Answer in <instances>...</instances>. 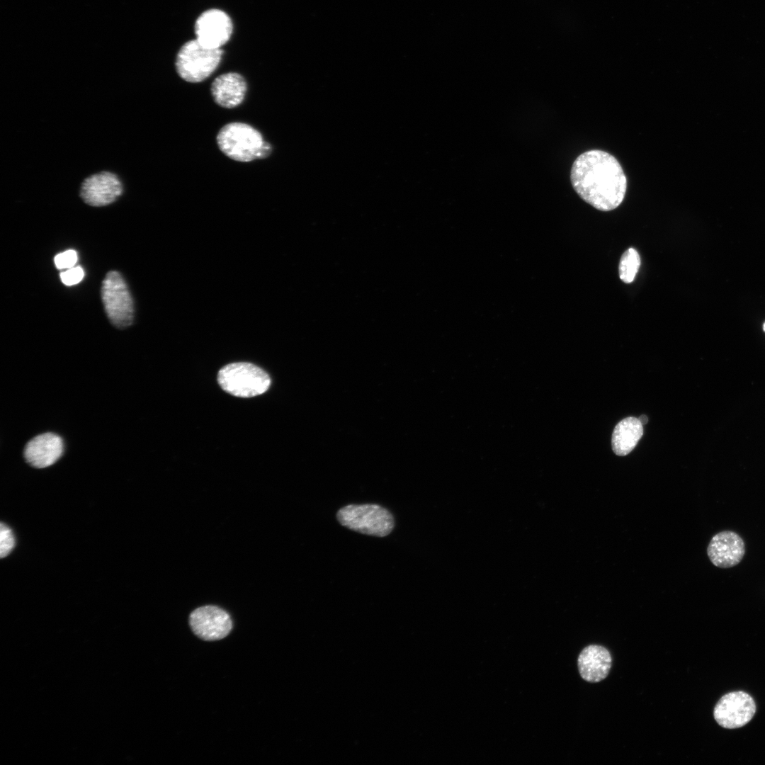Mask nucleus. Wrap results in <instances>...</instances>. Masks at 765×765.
Returning <instances> with one entry per match:
<instances>
[{"label":"nucleus","instance_id":"nucleus-1","mask_svg":"<svg viewBox=\"0 0 765 765\" xmlns=\"http://www.w3.org/2000/svg\"><path fill=\"white\" fill-rule=\"evenodd\" d=\"M570 179L577 193L602 211L619 206L627 189L626 177L618 160L599 149L587 151L575 159Z\"/></svg>","mask_w":765,"mask_h":765},{"label":"nucleus","instance_id":"nucleus-3","mask_svg":"<svg viewBox=\"0 0 765 765\" xmlns=\"http://www.w3.org/2000/svg\"><path fill=\"white\" fill-rule=\"evenodd\" d=\"M336 518L350 530L377 537L387 536L395 527L391 512L376 504H348L337 511Z\"/></svg>","mask_w":765,"mask_h":765},{"label":"nucleus","instance_id":"nucleus-5","mask_svg":"<svg viewBox=\"0 0 765 765\" xmlns=\"http://www.w3.org/2000/svg\"><path fill=\"white\" fill-rule=\"evenodd\" d=\"M222 50L209 48L196 39L186 42L176 59V69L179 76L190 83H199L209 77L218 67Z\"/></svg>","mask_w":765,"mask_h":765},{"label":"nucleus","instance_id":"nucleus-21","mask_svg":"<svg viewBox=\"0 0 765 765\" xmlns=\"http://www.w3.org/2000/svg\"><path fill=\"white\" fill-rule=\"evenodd\" d=\"M764 330L765 331V324H764Z\"/></svg>","mask_w":765,"mask_h":765},{"label":"nucleus","instance_id":"nucleus-8","mask_svg":"<svg viewBox=\"0 0 765 765\" xmlns=\"http://www.w3.org/2000/svg\"><path fill=\"white\" fill-rule=\"evenodd\" d=\"M756 713V704L746 692L732 691L722 696L716 703L713 716L726 729L740 728L747 724Z\"/></svg>","mask_w":765,"mask_h":765},{"label":"nucleus","instance_id":"nucleus-13","mask_svg":"<svg viewBox=\"0 0 765 765\" xmlns=\"http://www.w3.org/2000/svg\"><path fill=\"white\" fill-rule=\"evenodd\" d=\"M611 663L612 658L609 651L598 645L584 647L577 660L580 676L590 683L604 680L610 672Z\"/></svg>","mask_w":765,"mask_h":765},{"label":"nucleus","instance_id":"nucleus-19","mask_svg":"<svg viewBox=\"0 0 765 765\" xmlns=\"http://www.w3.org/2000/svg\"><path fill=\"white\" fill-rule=\"evenodd\" d=\"M84 270L80 266H73L65 271L60 273L61 280L66 285H72L79 283L84 278Z\"/></svg>","mask_w":765,"mask_h":765},{"label":"nucleus","instance_id":"nucleus-7","mask_svg":"<svg viewBox=\"0 0 765 765\" xmlns=\"http://www.w3.org/2000/svg\"><path fill=\"white\" fill-rule=\"evenodd\" d=\"M124 187L116 173L102 170L86 176L79 186V193L86 205L103 207L116 201L123 194Z\"/></svg>","mask_w":765,"mask_h":765},{"label":"nucleus","instance_id":"nucleus-4","mask_svg":"<svg viewBox=\"0 0 765 765\" xmlns=\"http://www.w3.org/2000/svg\"><path fill=\"white\" fill-rule=\"evenodd\" d=\"M217 381L222 390L239 397L264 393L271 385L268 375L259 367L246 362L228 364L218 372Z\"/></svg>","mask_w":765,"mask_h":765},{"label":"nucleus","instance_id":"nucleus-16","mask_svg":"<svg viewBox=\"0 0 765 765\" xmlns=\"http://www.w3.org/2000/svg\"><path fill=\"white\" fill-rule=\"evenodd\" d=\"M640 266V258L633 248L628 249L622 255L619 264V276L625 283H632Z\"/></svg>","mask_w":765,"mask_h":765},{"label":"nucleus","instance_id":"nucleus-12","mask_svg":"<svg viewBox=\"0 0 765 765\" xmlns=\"http://www.w3.org/2000/svg\"><path fill=\"white\" fill-rule=\"evenodd\" d=\"M62 438L52 432L39 434L30 440L25 446L26 461L35 468H45L53 465L62 455Z\"/></svg>","mask_w":765,"mask_h":765},{"label":"nucleus","instance_id":"nucleus-11","mask_svg":"<svg viewBox=\"0 0 765 765\" xmlns=\"http://www.w3.org/2000/svg\"><path fill=\"white\" fill-rule=\"evenodd\" d=\"M742 538L732 531H722L714 535L707 548V555L717 567L730 568L738 565L745 555Z\"/></svg>","mask_w":765,"mask_h":765},{"label":"nucleus","instance_id":"nucleus-17","mask_svg":"<svg viewBox=\"0 0 765 765\" xmlns=\"http://www.w3.org/2000/svg\"><path fill=\"white\" fill-rule=\"evenodd\" d=\"M0 555L6 557L15 545V538L11 529L3 523L0 526Z\"/></svg>","mask_w":765,"mask_h":765},{"label":"nucleus","instance_id":"nucleus-14","mask_svg":"<svg viewBox=\"0 0 765 765\" xmlns=\"http://www.w3.org/2000/svg\"><path fill=\"white\" fill-rule=\"evenodd\" d=\"M247 91V84L239 74L228 72L217 76L211 84L212 97L219 106L232 108L240 105Z\"/></svg>","mask_w":765,"mask_h":765},{"label":"nucleus","instance_id":"nucleus-6","mask_svg":"<svg viewBox=\"0 0 765 765\" xmlns=\"http://www.w3.org/2000/svg\"><path fill=\"white\" fill-rule=\"evenodd\" d=\"M101 298L107 316L115 327L124 329L132 324L133 300L119 272L111 271L106 274L102 283Z\"/></svg>","mask_w":765,"mask_h":765},{"label":"nucleus","instance_id":"nucleus-18","mask_svg":"<svg viewBox=\"0 0 765 765\" xmlns=\"http://www.w3.org/2000/svg\"><path fill=\"white\" fill-rule=\"evenodd\" d=\"M54 261L57 268L68 269L73 267L76 263L77 254L74 250L69 249L57 254Z\"/></svg>","mask_w":765,"mask_h":765},{"label":"nucleus","instance_id":"nucleus-2","mask_svg":"<svg viewBox=\"0 0 765 765\" xmlns=\"http://www.w3.org/2000/svg\"><path fill=\"white\" fill-rule=\"evenodd\" d=\"M216 141L225 155L239 162L266 158L272 149L270 144L264 140L259 131L241 122L225 125L218 132Z\"/></svg>","mask_w":765,"mask_h":765},{"label":"nucleus","instance_id":"nucleus-9","mask_svg":"<svg viewBox=\"0 0 765 765\" xmlns=\"http://www.w3.org/2000/svg\"><path fill=\"white\" fill-rule=\"evenodd\" d=\"M189 625L193 633L204 640H217L225 638L232 628L230 614L215 605H205L194 609L189 615Z\"/></svg>","mask_w":765,"mask_h":765},{"label":"nucleus","instance_id":"nucleus-20","mask_svg":"<svg viewBox=\"0 0 765 765\" xmlns=\"http://www.w3.org/2000/svg\"><path fill=\"white\" fill-rule=\"evenodd\" d=\"M638 419L640 420V421L641 422V424H642V425H644V424H647V417L646 416V415H641V416H640V417L638 418Z\"/></svg>","mask_w":765,"mask_h":765},{"label":"nucleus","instance_id":"nucleus-15","mask_svg":"<svg viewBox=\"0 0 765 765\" xmlns=\"http://www.w3.org/2000/svg\"><path fill=\"white\" fill-rule=\"evenodd\" d=\"M642 424L635 417L621 420L615 427L611 438L614 453L620 456L630 453L643 434Z\"/></svg>","mask_w":765,"mask_h":765},{"label":"nucleus","instance_id":"nucleus-10","mask_svg":"<svg viewBox=\"0 0 765 765\" xmlns=\"http://www.w3.org/2000/svg\"><path fill=\"white\" fill-rule=\"evenodd\" d=\"M196 40L209 48H220L230 39L232 23L229 16L218 9L203 12L195 23Z\"/></svg>","mask_w":765,"mask_h":765}]
</instances>
